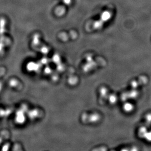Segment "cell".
Segmentation results:
<instances>
[{"label":"cell","instance_id":"obj_1","mask_svg":"<svg viewBox=\"0 0 151 151\" xmlns=\"http://www.w3.org/2000/svg\"><path fill=\"white\" fill-rule=\"evenodd\" d=\"M111 14L110 11H105L102 13L100 16V19L99 20L95 22L93 27L95 29L98 30L102 27L103 25L107 23V21L110 19Z\"/></svg>","mask_w":151,"mask_h":151},{"label":"cell","instance_id":"obj_2","mask_svg":"<svg viewBox=\"0 0 151 151\" xmlns=\"http://www.w3.org/2000/svg\"><path fill=\"white\" fill-rule=\"evenodd\" d=\"M148 131L147 130V129L145 127H142L139 130V135H140V137H145V135L146 134L147 132Z\"/></svg>","mask_w":151,"mask_h":151},{"label":"cell","instance_id":"obj_3","mask_svg":"<svg viewBox=\"0 0 151 151\" xmlns=\"http://www.w3.org/2000/svg\"><path fill=\"white\" fill-rule=\"evenodd\" d=\"M144 138L146 139V140L148 141L151 142V131L147 132Z\"/></svg>","mask_w":151,"mask_h":151},{"label":"cell","instance_id":"obj_4","mask_svg":"<svg viewBox=\"0 0 151 151\" xmlns=\"http://www.w3.org/2000/svg\"><path fill=\"white\" fill-rule=\"evenodd\" d=\"M63 2L65 5H70L71 2V0H63Z\"/></svg>","mask_w":151,"mask_h":151}]
</instances>
